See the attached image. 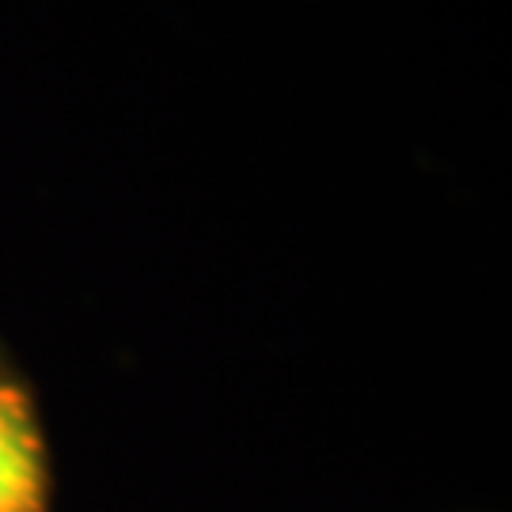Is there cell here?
Masks as SVG:
<instances>
[{"label": "cell", "mask_w": 512, "mask_h": 512, "mask_svg": "<svg viewBox=\"0 0 512 512\" xmlns=\"http://www.w3.org/2000/svg\"><path fill=\"white\" fill-rule=\"evenodd\" d=\"M46 471L42 440L27 395L16 384H0V512H42Z\"/></svg>", "instance_id": "6da1fadb"}, {"label": "cell", "mask_w": 512, "mask_h": 512, "mask_svg": "<svg viewBox=\"0 0 512 512\" xmlns=\"http://www.w3.org/2000/svg\"><path fill=\"white\" fill-rule=\"evenodd\" d=\"M0 384H4V380H0Z\"/></svg>", "instance_id": "7a4b0ae2"}]
</instances>
